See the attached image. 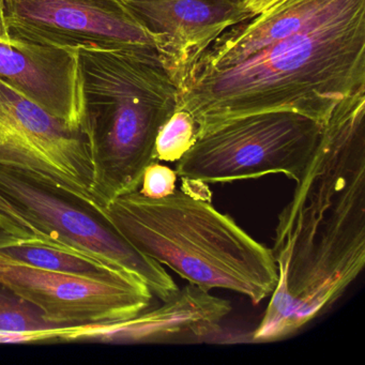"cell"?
Masks as SVG:
<instances>
[{"label": "cell", "mask_w": 365, "mask_h": 365, "mask_svg": "<svg viewBox=\"0 0 365 365\" xmlns=\"http://www.w3.org/2000/svg\"><path fill=\"white\" fill-rule=\"evenodd\" d=\"M0 165L34 173L96 202L95 168L85 132L46 112L1 80Z\"/></svg>", "instance_id": "7"}, {"label": "cell", "mask_w": 365, "mask_h": 365, "mask_svg": "<svg viewBox=\"0 0 365 365\" xmlns=\"http://www.w3.org/2000/svg\"><path fill=\"white\" fill-rule=\"evenodd\" d=\"M177 178L176 170L160 164L159 161L153 162L145 170L138 192L147 197H164L176 190Z\"/></svg>", "instance_id": "17"}, {"label": "cell", "mask_w": 365, "mask_h": 365, "mask_svg": "<svg viewBox=\"0 0 365 365\" xmlns=\"http://www.w3.org/2000/svg\"><path fill=\"white\" fill-rule=\"evenodd\" d=\"M0 283L67 328L119 324L151 307L150 288L135 275L95 279L29 266L0 252Z\"/></svg>", "instance_id": "8"}, {"label": "cell", "mask_w": 365, "mask_h": 365, "mask_svg": "<svg viewBox=\"0 0 365 365\" xmlns=\"http://www.w3.org/2000/svg\"><path fill=\"white\" fill-rule=\"evenodd\" d=\"M119 1L125 4L128 8H130L132 6L138 5V4L149 3V1H153V0H119Z\"/></svg>", "instance_id": "19"}, {"label": "cell", "mask_w": 365, "mask_h": 365, "mask_svg": "<svg viewBox=\"0 0 365 365\" xmlns=\"http://www.w3.org/2000/svg\"><path fill=\"white\" fill-rule=\"evenodd\" d=\"M181 180L170 195L147 197L138 190L115 198L104 212L138 251L189 283L262 302L279 279L271 249L215 209L206 183Z\"/></svg>", "instance_id": "3"}, {"label": "cell", "mask_w": 365, "mask_h": 365, "mask_svg": "<svg viewBox=\"0 0 365 365\" xmlns=\"http://www.w3.org/2000/svg\"><path fill=\"white\" fill-rule=\"evenodd\" d=\"M0 196L36 238L135 275L161 301L178 290L164 267L133 247L96 202L34 173L5 165H0Z\"/></svg>", "instance_id": "5"}, {"label": "cell", "mask_w": 365, "mask_h": 365, "mask_svg": "<svg viewBox=\"0 0 365 365\" xmlns=\"http://www.w3.org/2000/svg\"><path fill=\"white\" fill-rule=\"evenodd\" d=\"M0 252L36 268L80 277L106 279L127 272L56 243L40 239L12 238L3 232L0 236Z\"/></svg>", "instance_id": "14"}, {"label": "cell", "mask_w": 365, "mask_h": 365, "mask_svg": "<svg viewBox=\"0 0 365 365\" xmlns=\"http://www.w3.org/2000/svg\"><path fill=\"white\" fill-rule=\"evenodd\" d=\"M247 9L254 14V16L267 14L277 7L285 0H245Z\"/></svg>", "instance_id": "18"}, {"label": "cell", "mask_w": 365, "mask_h": 365, "mask_svg": "<svg viewBox=\"0 0 365 365\" xmlns=\"http://www.w3.org/2000/svg\"><path fill=\"white\" fill-rule=\"evenodd\" d=\"M197 129V123L187 110L176 108L158 134L155 161H179L195 142Z\"/></svg>", "instance_id": "16"}, {"label": "cell", "mask_w": 365, "mask_h": 365, "mask_svg": "<svg viewBox=\"0 0 365 365\" xmlns=\"http://www.w3.org/2000/svg\"><path fill=\"white\" fill-rule=\"evenodd\" d=\"M76 329L48 322L35 305L0 283V341L65 339Z\"/></svg>", "instance_id": "15"}, {"label": "cell", "mask_w": 365, "mask_h": 365, "mask_svg": "<svg viewBox=\"0 0 365 365\" xmlns=\"http://www.w3.org/2000/svg\"><path fill=\"white\" fill-rule=\"evenodd\" d=\"M230 301L189 283L135 317L108 326L78 329L69 341L127 344H193L217 336L230 315Z\"/></svg>", "instance_id": "11"}, {"label": "cell", "mask_w": 365, "mask_h": 365, "mask_svg": "<svg viewBox=\"0 0 365 365\" xmlns=\"http://www.w3.org/2000/svg\"><path fill=\"white\" fill-rule=\"evenodd\" d=\"M4 4L12 41L51 48H138L159 53L155 35L119 0H4Z\"/></svg>", "instance_id": "9"}, {"label": "cell", "mask_w": 365, "mask_h": 365, "mask_svg": "<svg viewBox=\"0 0 365 365\" xmlns=\"http://www.w3.org/2000/svg\"><path fill=\"white\" fill-rule=\"evenodd\" d=\"M365 93L337 106L271 249L277 284L254 343L282 341L328 312L365 266Z\"/></svg>", "instance_id": "1"}, {"label": "cell", "mask_w": 365, "mask_h": 365, "mask_svg": "<svg viewBox=\"0 0 365 365\" xmlns=\"http://www.w3.org/2000/svg\"><path fill=\"white\" fill-rule=\"evenodd\" d=\"M365 93V0L349 5L235 65L198 72L178 91L197 134L232 119L288 110L324 125Z\"/></svg>", "instance_id": "2"}, {"label": "cell", "mask_w": 365, "mask_h": 365, "mask_svg": "<svg viewBox=\"0 0 365 365\" xmlns=\"http://www.w3.org/2000/svg\"><path fill=\"white\" fill-rule=\"evenodd\" d=\"M129 9L157 37L162 65L178 91L222 34L254 16L245 0H153Z\"/></svg>", "instance_id": "10"}, {"label": "cell", "mask_w": 365, "mask_h": 365, "mask_svg": "<svg viewBox=\"0 0 365 365\" xmlns=\"http://www.w3.org/2000/svg\"><path fill=\"white\" fill-rule=\"evenodd\" d=\"M0 80L68 125L80 127L76 48L12 41L4 0H0Z\"/></svg>", "instance_id": "12"}, {"label": "cell", "mask_w": 365, "mask_h": 365, "mask_svg": "<svg viewBox=\"0 0 365 365\" xmlns=\"http://www.w3.org/2000/svg\"><path fill=\"white\" fill-rule=\"evenodd\" d=\"M352 1L354 0H285L267 14L247 19L222 34L205 51L192 68L187 78L198 72L235 65L315 21L335 14Z\"/></svg>", "instance_id": "13"}, {"label": "cell", "mask_w": 365, "mask_h": 365, "mask_svg": "<svg viewBox=\"0 0 365 365\" xmlns=\"http://www.w3.org/2000/svg\"><path fill=\"white\" fill-rule=\"evenodd\" d=\"M80 127L95 168L93 195L104 208L138 191L155 161V140L177 108L178 89L159 53L78 46Z\"/></svg>", "instance_id": "4"}, {"label": "cell", "mask_w": 365, "mask_h": 365, "mask_svg": "<svg viewBox=\"0 0 365 365\" xmlns=\"http://www.w3.org/2000/svg\"><path fill=\"white\" fill-rule=\"evenodd\" d=\"M324 125L288 110L232 119L196 136L176 162L181 179L232 182L283 174L298 181L311 161Z\"/></svg>", "instance_id": "6"}]
</instances>
